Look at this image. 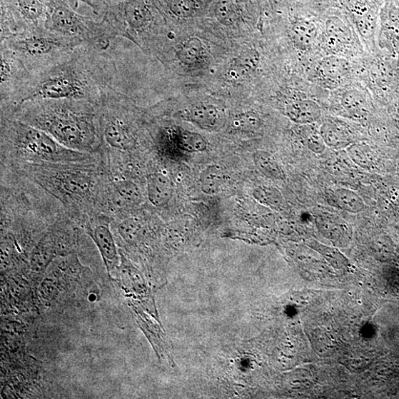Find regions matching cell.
<instances>
[{"label":"cell","instance_id":"6da1fadb","mask_svg":"<svg viewBox=\"0 0 399 399\" xmlns=\"http://www.w3.org/2000/svg\"><path fill=\"white\" fill-rule=\"evenodd\" d=\"M116 72L106 51L79 46L55 65L32 74L22 103L35 99H73L98 104L102 91L113 86Z\"/></svg>","mask_w":399,"mask_h":399},{"label":"cell","instance_id":"7a4b0ae2","mask_svg":"<svg viewBox=\"0 0 399 399\" xmlns=\"http://www.w3.org/2000/svg\"><path fill=\"white\" fill-rule=\"evenodd\" d=\"M1 165L29 179L59 201L80 227L89 217L100 213L103 171L99 159L91 163Z\"/></svg>","mask_w":399,"mask_h":399},{"label":"cell","instance_id":"3957f363","mask_svg":"<svg viewBox=\"0 0 399 399\" xmlns=\"http://www.w3.org/2000/svg\"><path fill=\"white\" fill-rule=\"evenodd\" d=\"M1 116L22 121L73 151L97 155L101 149L98 104L88 100L31 99Z\"/></svg>","mask_w":399,"mask_h":399},{"label":"cell","instance_id":"277c9868","mask_svg":"<svg viewBox=\"0 0 399 399\" xmlns=\"http://www.w3.org/2000/svg\"><path fill=\"white\" fill-rule=\"evenodd\" d=\"M1 164L22 163H91L98 155L67 148L43 131L12 116H1Z\"/></svg>","mask_w":399,"mask_h":399},{"label":"cell","instance_id":"5b68a950","mask_svg":"<svg viewBox=\"0 0 399 399\" xmlns=\"http://www.w3.org/2000/svg\"><path fill=\"white\" fill-rule=\"evenodd\" d=\"M98 111L101 139L98 154L127 161L138 148L140 141L133 101L111 86L102 91Z\"/></svg>","mask_w":399,"mask_h":399},{"label":"cell","instance_id":"8992f818","mask_svg":"<svg viewBox=\"0 0 399 399\" xmlns=\"http://www.w3.org/2000/svg\"><path fill=\"white\" fill-rule=\"evenodd\" d=\"M99 18L115 38L128 39L148 51L160 46V22L152 0H116Z\"/></svg>","mask_w":399,"mask_h":399},{"label":"cell","instance_id":"52a82bcc","mask_svg":"<svg viewBox=\"0 0 399 399\" xmlns=\"http://www.w3.org/2000/svg\"><path fill=\"white\" fill-rule=\"evenodd\" d=\"M46 29L72 40L79 46L102 51H106L116 39L103 19L80 14L61 0L50 1Z\"/></svg>","mask_w":399,"mask_h":399},{"label":"cell","instance_id":"ba28073f","mask_svg":"<svg viewBox=\"0 0 399 399\" xmlns=\"http://www.w3.org/2000/svg\"><path fill=\"white\" fill-rule=\"evenodd\" d=\"M0 44L13 51L31 74L55 65L81 46L47 29L12 36Z\"/></svg>","mask_w":399,"mask_h":399},{"label":"cell","instance_id":"9c48e42d","mask_svg":"<svg viewBox=\"0 0 399 399\" xmlns=\"http://www.w3.org/2000/svg\"><path fill=\"white\" fill-rule=\"evenodd\" d=\"M101 166L103 187L100 213L115 221L137 213L144 201V196L141 186L131 178L130 172L101 164Z\"/></svg>","mask_w":399,"mask_h":399},{"label":"cell","instance_id":"30bf717a","mask_svg":"<svg viewBox=\"0 0 399 399\" xmlns=\"http://www.w3.org/2000/svg\"><path fill=\"white\" fill-rule=\"evenodd\" d=\"M0 38L46 29L49 0H0Z\"/></svg>","mask_w":399,"mask_h":399},{"label":"cell","instance_id":"8fae6325","mask_svg":"<svg viewBox=\"0 0 399 399\" xmlns=\"http://www.w3.org/2000/svg\"><path fill=\"white\" fill-rule=\"evenodd\" d=\"M1 116H8L22 103L32 74L24 63L7 47L0 45Z\"/></svg>","mask_w":399,"mask_h":399},{"label":"cell","instance_id":"7c38bea8","mask_svg":"<svg viewBox=\"0 0 399 399\" xmlns=\"http://www.w3.org/2000/svg\"><path fill=\"white\" fill-rule=\"evenodd\" d=\"M154 141L158 153L167 157L181 152L203 153L208 148L207 140L201 134L175 126H159L155 132Z\"/></svg>","mask_w":399,"mask_h":399},{"label":"cell","instance_id":"4fadbf2b","mask_svg":"<svg viewBox=\"0 0 399 399\" xmlns=\"http://www.w3.org/2000/svg\"><path fill=\"white\" fill-rule=\"evenodd\" d=\"M113 221V219L111 217L98 213L89 217L81 226L98 248L108 271L116 268L118 263V254L112 228Z\"/></svg>","mask_w":399,"mask_h":399},{"label":"cell","instance_id":"5bb4252c","mask_svg":"<svg viewBox=\"0 0 399 399\" xmlns=\"http://www.w3.org/2000/svg\"><path fill=\"white\" fill-rule=\"evenodd\" d=\"M174 183L171 178L162 171H154L146 176V195L155 208L168 206L173 198Z\"/></svg>","mask_w":399,"mask_h":399},{"label":"cell","instance_id":"9a60e30c","mask_svg":"<svg viewBox=\"0 0 399 399\" xmlns=\"http://www.w3.org/2000/svg\"><path fill=\"white\" fill-rule=\"evenodd\" d=\"M186 119L208 131H218L225 123V115L220 108L211 103L194 105L186 115Z\"/></svg>","mask_w":399,"mask_h":399},{"label":"cell","instance_id":"2e32d148","mask_svg":"<svg viewBox=\"0 0 399 399\" xmlns=\"http://www.w3.org/2000/svg\"><path fill=\"white\" fill-rule=\"evenodd\" d=\"M176 51L178 59L188 69L202 67L206 61V50L198 38L193 37L183 41Z\"/></svg>","mask_w":399,"mask_h":399},{"label":"cell","instance_id":"e0dca14e","mask_svg":"<svg viewBox=\"0 0 399 399\" xmlns=\"http://www.w3.org/2000/svg\"><path fill=\"white\" fill-rule=\"evenodd\" d=\"M286 115L293 122L302 124H312L321 116L319 105L310 99H298L290 101L285 108Z\"/></svg>","mask_w":399,"mask_h":399},{"label":"cell","instance_id":"ac0fdd59","mask_svg":"<svg viewBox=\"0 0 399 399\" xmlns=\"http://www.w3.org/2000/svg\"><path fill=\"white\" fill-rule=\"evenodd\" d=\"M226 176L221 165L215 163L207 166L199 176L201 191L208 196L218 195L226 183Z\"/></svg>","mask_w":399,"mask_h":399},{"label":"cell","instance_id":"d6986e66","mask_svg":"<svg viewBox=\"0 0 399 399\" xmlns=\"http://www.w3.org/2000/svg\"><path fill=\"white\" fill-rule=\"evenodd\" d=\"M315 221L320 232L328 239L340 241L348 235V226L340 217L321 214Z\"/></svg>","mask_w":399,"mask_h":399},{"label":"cell","instance_id":"ffe728a7","mask_svg":"<svg viewBox=\"0 0 399 399\" xmlns=\"http://www.w3.org/2000/svg\"><path fill=\"white\" fill-rule=\"evenodd\" d=\"M257 170L265 177L275 181H284L286 175L274 156L266 151H258L253 154Z\"/></svg>","mask_w":399,"mask_h":399},{"label":"cell","instance_id":"44dd1931","mask_svg":"<svg viewBox=\"0 0 399 399\" xmlns=\"http://www.w3.org/2000/svg\"><path fill=\"white\" fill-rule=\"evenodd\" d=\"M332 200L335 206L350 213H360L365 207L358 194L345 188L335 190L332 194Z\"/></svg>","mask_w":399,"mask_h":399},{"label":"cell","instance_id":"7402d4cb","mask_svg":"<svg viewBox=\"0 0 399 399\" xmlns=\"http://www.w3.org/2000/svg\"><path fill=\"white\" fill-rule=\"evenodd\" d=\"M320 131L326 146L333 149L340 150L347 148L351 143L347 132L333 122L324 123Z\"/></svg>","mask_w":399,"mask_h":399},{"label":"cell","instance_id":"603a6c76","mask_svg":"<svg viewBox=\"0 0 399 399\" xmlns=\"http://www.w3.org/2000/svg\"><path fill=\"white\" fill-rule=\"evenodd\" d=\"M351 69L350 62L341 57L328 56L320 64V70L323 76L330 79H340L347 76Z\"/></svg>","mask_w":399,"mask_h":399},{"label":"cell","instance_id":"cb8c5ba5","mask_svg":"<svg viewBox=\"0 0 399 399\" xmlns=\"http://www.w3.org/2000/svg\"><path fill=\"white\" fill-rule=\"evenodd\" d=\"M318 34V28L311 21L300 20L292 28V36L296 44L302 49L310 47Z\"/></svg>","mask_w":399,"mask_h":399},{"label":"cell","instance_id":"d4e9b609","mask_svg":"<svg viewBox=\"0 0 399 399\" xmlns=\"http://www.w3.org/2000/svg\"><path fill=\"white\" fill-rule=\"evenodd\" d=\"M259 54L255 50H247L240 54L235 61L230 76L239 78L255 71L259 63Z\"/></svg>","mask_w":399,"mask_h":399},{"label":"cell","instance_id":"484cf974","mask_svg":"<svg viewBox=\"0 0 399 399\" xmlns=\"http://www.w3.org/2000/svg\"><path fill=\"white\" fill-rule=\"evenodd\" d=\"M325 31L328 37L340 44L348 45L352 34L348 26L338 16H330L325 21Z\"/></svg>","mask_w":399,"mask_h":399},{"label":"cell","instance_id":"4316f807","mask_svg":"<svg viewBox=\"0 0 399 399\" xmlns=\"http://www.w3.org/2000/svg\"><path fill=\"white\" fill-rule=\"evenodd\" d=\"M263 125L261 116L255 112H246L235 116L231 120L233 130L242 133H256Z\"/></svg>","mask_w":399,"mask_h":399},{"label":"cell","instance_id":"83f0119b","mask_svg":"<svg viewBox=\"0 0 399 399\" xmlns=\"http://www.w3.org/2000/svg\"><path fill=\"white\" fill-rule=\"evenodd\" d=\"M343 107L355 116H363L367 113V101L359 91H346L342 97Z\"/></svg>","mask_w":399,"mask_h":399},{"label":"cell","instance_id":"f1b7e54d","mask_svg":"<svg viewBox=\"0 0 399 399\" xmlns=\"http://www.w3.org/2000/svg\"><path fill=\"white\" fill-rule=\"evenodd\" d=\"M215 12L217 19L223 26H233L239 19V11L232 0H220Z\"/></svg>","mask_w":399,"mask_h":399},{"label":"cell","instance_id":"f546056e","mask_svg":"<svg viewBox=\"0 0 399 399\" xmlns=\"http://www.w3.org/2000/svg\"><path fill=\"white\" fill-rule=\"evenodd\" d=\"M300 133L305 141L308 148L315 153H323L326 144L320 131L313 127L311 124H302Z\"/></svg>","mask_w":399,"mask_h":399},{"label":"cell","instance_id":"4dcf8cb0","mask_svg":"<svg viewBox=\"0 0 399 399\" xmlns=\"http://www.w3.org/2000/svg\"><path fill=\"white\" fill-rule=\"evenodd\" d=\"M309 245L311 248L318 251L333 267L342 268L348 265V261L338 250L324 246L315 241H312Z\"/></svg>","mask_w":399,"mask_h":399},{"label":"cell","instance_id":"1f68e13d","mask_svg":"<svg viewBox=\"0 0 399 399\" xmlns=\"http://www.w3.org/2000/svg\"><path fill=\"white\" fill-rule=\"evenodd\" d=\"M348 153L354 163L363 168H367L370 163V153L367 145L360 143L350 145L348 148Z\"/></svg>","mask_w":399,"mask_h":399},{"label":"cell","instance_id":"d6a6232c","mask_svg":"<svg viewBox=\"0 0 399 399\" xmlns=\"http://www.w3.org/2000/svg\"><path fill=\"white\" fill-rule=\"evenodd\" d=\"M356 25L363 36L369 38L373 34L375 28L374 19L370 14H362L356 18Z\"/></svg>","mask_w":399,"mask_h":399},{"label":"cell","instance_id":"836d02e7","mask_svg":"<svg viewBox=\"0 0 399 399\" xmlns=\"http://www.w3.org/2000/svg\"><path fill=\"white\" fill-rule=\"evenodd\" d=\"M76 1L78 4L80 1L89 5L100 16L103 11L116 0H76Z\"/></svg>","mask_w":399,"mask_h":399},{"label":"cell","instance_id":"e575fe53","mask_svg":"<svg viewBox=\"0 0 399 399\" xmlns=\"http://www.w3.org/2000/svg\"><path fill=\"white\" fill-rule=\"evenodd\" d=\"M388 18L391 27L399 33V7L390 6L388 9Z\"/></svg>","mask_w":399,"mask_h":399},{"label":"cell","instance_id":"d590c367","mask_svg":"<svg viewBox=\"0 0 399 399\" xmlns=\"http://www.w3.org/2000/svg\"><path fill=\"white\" fill-rule=\"evenodd\" d=\"M49 1H53V0H49ZM61 1H65V2L68 3L69 4H70L74 9H76V7L79 4L78 2L76 1V0H61Z\"/></svg>","mask_w":399,"mask_h":399}]
</instances>
